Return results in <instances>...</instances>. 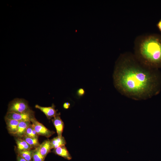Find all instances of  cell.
<instances>
[{
    "label": "cell",
    "mask_w": 161,
    "mask_h": 161,
    "mask_svg": "<svg viewBox=\"0 0 161 161\" xmlns=\"http://www.w3.org/2000/svg\"><path fill=\"white\" fill-rule=\"evenodd\" d=\"M113 78L116 90L133 100L148 99L157 95L160 90L161 75L159 70L143 65L130 52L119 56Z\"/></svg>",
    "instance_id": "cell-1"
},
{
    "label": "cell",
    "mask_w": 161,
    "mask_h": 161,
    "mask_svg": "<svg viewBox=\"0 0 161 161\" xmlns=\"http://www.w3.org/2000/svg\"><path fill=\"white\" fill-rule=\"evenodd\" d=\"M134 51L135 57L143 65L153 69L161 68V35L138 36L135 40Z\"/></svg>",
    "instance_id": "cell-2"
},
{
    "label": "cell",
    "mask_w": 161,
    "mask_h": 161,
    "mask_svg": "<svg viewBox=\"0 0 161 161\" xmlns=\"http://www.w3.org/2000/svg\"><path fill=\"white\" fill-rule=\"evenodd\" d=\"M31 110L26 100L22 98H16L9 103L7 112L22 113Z\"/></svg>",
    "instance_id": "cell-3"
},
{
    "label": "cell",
    "mask_w": 161,
    "mask_h": 161,
    "mask_svg": "<svg viewBox=\"0 0 161 161\" xmlns=\"http://www.w3.org/2000/svg\"><path fill=\"white\" fill-rule=\"evenodd\" d=\"M34 112L32 110L22 112L15 113L7 112L5 118L15 120L19 121L31 122V120L35 118Z\"/></svg>",
    "instance_id": "cell-4"
},
{
    "label": "cell",
    "mask_w": 161,
    "mask_h": 161,
    "mask_svg": "<svg viewBox=\"0 0 161 161\" xmlns=\"http://www.w3.org/2000/svg\"><path fill=\"white\" fill-rule=\"evenodd\" d=\"M33 127L38 135L49 138L55 134V132L50 131L46 128L42 123L38 121L35 117L31 121Z\"/></svg>",
    "instance_id": "cell-5"
},
{
    "label": "cell",
    "mask_w": 161,
    "mask_h": 161,
    "mask_svg": "<svg viewBox=\"0 0 161 161\" xmlns=\"http://www.w3.org/2000/svg\"><path fill=\"white\" fill-rule=\"evenodd\" d=\"M35 107L43 112L49 119L60 115L57 113L54 104H52L51 106L49 107H43L38 105H36Z\"/></svg>",
    "instance_id": "cell-6"
},
{
    "label": "cell",
    "mask_w": 161,
    "mask_h": 161,
    "mask_svg": "<svg viewBox=\"0 0 161 161\" xmlns=\"http://www.w3.org/2000/svg\"><path fill=\"white\" fill-rule=\"evenodd\" d=\"M8 133L13 136L16 132L20 121L5 118Z\"/></svg>",
    "instance_id": "cell-7"
},
{
    "label": "cell",
    "mask_w": 161,
    "mask_h": 161,
    "mask_svg": "<svg viewBox=\"0 0 161 161\" xmlns=\"http://www.w3.org/2000/svg\"><path fill=\"white\" fill-rule=\"evenodd\" d=\"M30 124V122L20 121L17 131L13 136L16 137L22 138L24 136L26 130Z\"/></svg>",
    "instance_id": "cell-8"
},
{
    "label": "cell",
    "mask_w": 161,
    "mask_h": 161,
    "mask_svg": "<svg viewBox=\"0 0 161 161\" xmlns=\"http://www.w3.org/2000/svg\"><path fill=\"white\" fill-rule=\"evenodd\" d=\"M59 115L55 116L52 120L56 129L58 136L61 137L64 130V124Z\"/></svg>",
    "instance_id": "cell-9"
},
{
    "label": "cell",
    "mask_w": 161,
    "mask_h": 161,
    "mask_svg": "<svg viewBox=\"0 0 161 161\" xmlns=\"http://www.w3.org/2000/svg\"><path fill=\"white\" fill-rule=\"evenodd\" d=\"M53 152L55 154L61 156L65 159L70 160L72 157L65 145L54 149Z\"/></svg>",
    "instance_id": "cell-10"
},
{
    "label": "cell",
    "mask_w": 161,
    "mask_h": 161,
    "mask_svg": "<svg viewBox=\"0 0 161 161\" xmlns=\"http://www.w3.org/2000/svg\"><path fill=\"white\" fill-rule=\"evenodd\" d=\"M15 141L17 145V151H22L33 148L24 139L21 138L16 137Z\"/></svg>",
    "instance_id": "cell-11"
},
{
    "label": "cell",
    "mask_w": 161,
    "mask_h": 161,
    "mask_svg": "<svg viewBox=\"0 0 161 161\" xmlns=\"http://www.w3.org/2000/svg\"><path fill=\"white\" fill-rule=\"evenodd\" d=\"M52 149L50 140L48 139L44 141L40 145L39 150L41 155L45 158Z\"/></svg>",
    "instance_id": "cell-12"
},
{
    "label": "cell",
    "mask_w": 161,
    "mask_h": 161,
    "mask_svg": "<svg viewBox=\"0 0 161 161\" xmlns=\"http://www.w3.org/2000/svg\"><path fill=\"white\" fill-rule=\"evenodd\" d=\"M66 142L64 137L57 136L50 140V144L52 149L58 147L65 145Z\"/></svg>",
    "instance_id": "cell-13"
},
{
    "label": "cell",
    "mask_w": 161,
    "mask_h": 161,
    "mask_svg": "<svg viewBox=\"0 0 161 161\" xmlns=\"http://www.w3.org/2000/svg\"><path fill=\"white\" fill-rule=\"evenodd\" d=\"M34 149H31L22 151H17L18 155L27 161H32V156Z\"/></svg>",
    "instance_id": "cell-14"
},
{
    "label": "cell",
    "mask_w": 161,
    "mask_h": 161,
    "mask_svg": "<svg viewBox=\"0 0 161 161\" xmlns=\"http://www.w3.org/2000/svg\"><path fill=\"white\" fill-rule=\"evenodd\" d=\"M33 148H35L39 146L40 144L38 138L24 136L22 138Z\"/></svg>",
    "instance_id": "cell-15"
},
{
    "label": "cell",
    "mask_w": 161,
    "mask_h": 161,
    "mask_svg": "<svg viewBox=\"0 0 161 161\" xmlns=\"http://www.w3.org/2000/svg\"><path fill=\"white\" fill-rule=\"evenodd\" d=\"M40 145L34 148L32 156V161H44L45 158L41 154L39 150Z\"/></svg>",
    "instance_id": "cell-16"
},
{
    "label": "cell",
    "mask_w": 161,
    "mask_h": 161,
    "mask_svg": "<svg viewBox=\"0 0 161 161\" xmlns=\"http://www.w3.org/2000/svg\"><path fill=\"white\" fill-rule=\"evenodd\" d=\"M33 129L32 125L30 124L26 130L24 136L35 138L33 135Z\"/></svg>",
    "instance_id": "cell-17"
},
{
    "label": "cell",
    "mask_w": 161,
    "mask_h": 161,
    "mask_svg": "<svg viewBox=\"0 0 161 161\" xmlns=\"http://www.w3.org/2000/svg\"><path fill=\"white\" fill-rule=\"evenodd\" d=\"M85 93L84 90L82 88L78 89L77 92V94L78 97H81L83 96Z\"/></svg>",
    "instance_id": "cell-18"
},
{
    "label": "cell",
    "mask_w": 161,
    "mask_h": 161,
    "mask_svg": "<svg viewBox=\"0 0 161 161\" xmlns=\"http://www.w3.org/2000/svg\"><path fill=\"white\" fill-rule=\"evenodd\" d=\"M70 104L69 102H65L63 105V107L65 109H67L69 108Z\"/></svg>",
    "instance_id": "cell-19"
},
{
    "label": "cell",
    "mask_w": 161,
    "mask_h": 161,
    "mask_svg": "<svg viewBox=\"0 0 161 161\" xmlns=\"http://www.w3.org/2000/svg\"><path fill=\"white\" fill-rule=\"evenodd\" d=\"M157 26L159 31L161 32V19L157 23Z\"/></svg>",
    "instance_id": "cell-20"
},
{
    "label": "cell",
    "mask_w": 161,
    "mask_h": 161,
    "mask_svg": "<svg viewBox=\"0 0 161 161\" xmlns=\"http://www.w3.org/2000/svg\"><path fill=\"white\" fill-rule=\"evenodd\" d=\"M17 161H27L18 154L17 155Z\"/></svg>",
    "instance_id": "cell-21"
}]
</instances>
